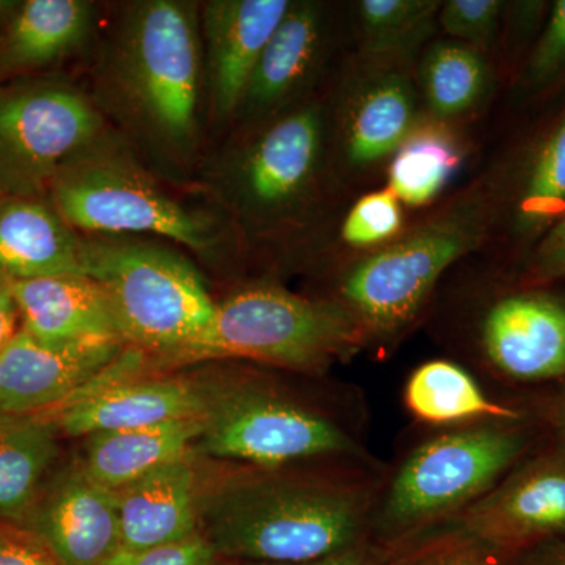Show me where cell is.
Returning a JSON list of instances; mask_svg holds the SVG:
<instances>
[{
    "mask_svg": "<svg viewBox=\"0 0 565 565\" xmlns=\"http://www.w3.org/2000/svg\"><path fill=\"white\" fill-rule=\"evenodd\" d=\"M98 44L88 93L110 128L163 181L195 182L210 122L200 2L121 3Z\"/></svg>",
    "mask_w": 565,
    "mask_h": 565,
    "instance_id": "6da1fadb",
    "label": "cell"
},
{
    "mask_svg": "<svg viewBox=\"0 0 565 565\" xmlns=\"http://www.w3.org/2000/svg\"><path fill=\"white\" fill-rule=\"evenodd\" d=\"M84 275L82 236L46 199L0 204V288L14 282Z\"/></svg>",
    "mask_w": 565,
    "mask_h": 565,
    "instance_id": "44dd1931",
    "label": "cell"
},
{
    "mask_svg": "<svg viewBox=\"0 0 565 565\" xmlns=\"http://www.w3.org/2000/svg\"><path fill=\"white\" fill-rule=\"evenodd\" d=\"M329 96H315L255 128L232 131L204 156L195 184L226 215L248 252L280 250L286 263L329 223L338 185Z\"/></svg>",
    "mask_w": 565,
    "mask_h": 565,
    "instance_id": "277c9868",
    "label": "cell"
},
{
    "mask_svg": "<svg viewBox=\"0 0 565 565\" xmlns=\"http://www.w3.org/2000/svg\"><path fill=\"white\" fill-rule=\"evenodd\" d=\"M451 525L504 552L565 535V449L526 457Z\"/></svg>",
    "mask_w": 565,
    "mask_h": 565,
    "instance_id": "9a60e30c",
    "label": "cell"
},
{
    "mask_svg": "<svg viewBox=\"0 0 565 565\" xmlns=\"http://www.w3.org/2000/svg\"><path fill=\"white\" fill-rule=\"evenodd\" d=\"M11 291L20 307L22 330L40 343L52 348L122 343L106 292L87 275L14 282Z\"/></svg>",
    "mask_w": 565,
    "mask_h": 565,
    "instance_id": "ffe728a7",
    "label": "cell"
},
{
    "mask_svg": "<svg viewBox=\"0 0 565 565\" xmlns=\"http://www.w3.org/2000/svg\"><path fill=\"white\" fill-rule=\"evenodd\" d=\"M438 0H360L352 6L356 55L412 63L438 28Z\"/></svg>",
    "mask_w": 565,
    "mask_h": 565,
    "instance_id": "83f0119b",
    "label": "cell"
},
{
    "mask_svg": "<svg viewBox=\"0 0 565 565\" xmlns=\"http://www.w3.org/2000/svg\"><path fill=\"white\" fill-rule=\"evenodd\" d=\"M403 405L423 429L526 419L525 411L492 396L470 367L451 359L426 360L415 366L404 382Z\"/></svg>",
    "mask_w": 565,
    "mask_h": 565,
    "instance_id": "7402d4cb",
    "label": "cell"
},
{
    "mask_svg": "<svg viewBox=\"0 0 565 565\" xmlns=\"http://www.w3.org/2000/svg\"><path fill=\"white\" fill-rule=\"evenodd\" d=\"M494 195L475 182L408 223L399 237L318 274L315 296L343 308L363 334L364 351L390 355L426 315L444 275L481 247L493 225Z\"/></svg>",
    "mask_w": 565,
    "mask_h": 565,
    "instance_id": "5b68a950",
    "label": "cell"
},
{
    "mask_svg": "<svg viewBox=\"0 0 565 565\" xmlns=\"http://www.w3.org/2000/svg\"><path fill=\"white\" fill-rule=\"evenodd\" d=\"M329 103L338 191L386 169L426 120L412 63L355 55Z\"/></svg>",
    "mask_w": 565,
    "mask_h": 565,
    "instance_id": "8fae6325",
    "label": "cell"
},
{
    "mask_svg": "<svg viewBox=\"0 0 565 565\" xmlns=\"http://www.w3.org/2000/svg\"><path fill=\"white\" fill-rule=\"evenodd\" d=\"M221 557L202 533L145 552L120 550L106 565H217Z\"/></svg>",
    "mask_w": 565,
    "mask_h": 565,
    "instance_id": "836d02e7",
    "label": "cell"
},
{
    "mask_svg": "<svg viewBox=\"0 0 565 565\" xmlns=\"http://www.w3.org/2000/svg\"><path fill=\"white\" fill-rule=\"evenodd\" d=\"M563 565H565V563Z\"/></svg>",
    "mask_w": 565,
    "mask_h": 565,
    "instance_id": "b9f144b4",
    "label": "cell"
},
{
    "mask_svg": "<svg viewBox=\"0 0 565 565\" xmlns=\"http://www.w3.org/2000/svg\"><path fill=\"white\" fill-rule=\"evenodd\" d=\"M476 375L512 385L565 379V300L544 291L494 294L468 316Z\"/></svg>",
    "mask_w": 565,
    "mask_h": 565,
    "instance_id": "7c38bea8",
    "label": "cell"
},
{
    "mask_svg": "<svg viewBox=\"0 0 565 565\" xmlns=\"http://www.w3.org/2000/svg\"><path fill=\"white\" fill-rule=\"evenodd\" d=\"M565 212V115L535 151L516 193L512 222L519 236H544Z\"/></svg>",
    "mask_w": 565,
    "mask_h": 565,
    "instance_id": "f1b7e54d",
    "label": "cell"
},
{
    "mask_svg": "<svg viewBox=\"0 0 565 565\" xmlns=\"http://www.w3.org/2000/svg\"><path fill=\"white\" fill-rule=\"evenodd\" d=\"M505 3L501 0H448L438 11V29L449 40L473 46L489 54L492 50Z\"/></svg>",
    "mask_w": 565,
    "mask_h": 565,
    "instance_id": "1f68e13d",
    "label": "cell"
},
{
    "mask_svg": "<svg viewBox=\"0 0 565 565\" xmlns=\"http://www.w3.org/2000/svg\"><path fill=\"white\" fill-rule=\"evenodd\" d=\"M407 226L405 206L392 189L385 185L363 193L341 217L334 247L316 263L310 273L318 275L334 264L379 250L399 237Z\"/></svg>",
    "mask_w": 565,
    "mask_h": 565,
    "instance_id": "f546056e",
    "label": "cell"
},
{
    "mask_svg": "<svg viewBox=\"0 0 565 565\" xmlns=\"http://www.w3.org/2000/svg\"><path fill=\"white\" fill-rule=\"evenodd\" d=\"M384 475L234 465L200 489V533L232 563L297 565L343 555L370 544Z\"/></svg>",
    "mask_w": 565,
    "mask_h": 565,
    "instance_id": "7a4b0ae2",
    "label": "cell"
},
{
    "mask_svg": "<svg viewBox=\"0 0 565 565\" xmlns=\"http://www.w3.org/2000/svg\"><path fill=\"white\" fill-rule=\"evenodd\" d=\"M0 565H63L51 546L25 527L0 522Z\"/></svg>",
    "mask_w": 565,
    "mask_h": 565,
    "instance_id": "e575fe53",
    "label": "cell"
},
{
    "mask_svg": "<svg viewBox=\"0 0 565 565\" xmlns=\"http://www.w3.org/2000/svg\"><path fill=\"white\" fill-rule=\"evenodd\" d=\"M98 3L25 0L0 39V71L46 68L87 50L98 32Z\"/></svg>",
    "mask_w": 565,
    "mask_h": 565,
    "instance_id": "603a6c76",
    "label": "cell"
},
{
    "mask_svg": "<svg viewBox=\"0 0 565 565\" xmlns=\"http://www.w3.org/2000/svg\"><path fill=\"white\" fill-rule=\"evenodd\" d=\"M109 122L90 93L63 77L0 84V185L10 199H46L63 166Z\"/></svg>",
    "mask_w": 565,
    "mask_h": 565,
    "instance_id": "30bf717a",
    "label": "cell"
},
{
    "mask_svg": "<svg viewBox=\"0 0 565 565\" xmlns=\"http://www.w3.org/2000/svg\"><path fill=\"white\" fill-rule=\"evenodd\" d=\"M505 553L463 527L448 525L390 553L388 565H500Z\"/></svg>",
    "mask_w": 565,
    "mask_h": 565,
    "instance_id": "4dcf8cb0",
    "label": "cell"
},
{
    "mask_svg": "<svg viewBox=\"0 0 565 565\" xmlns=\"http://www.w3.org/2000/svg\"><path fill=\"white\" fill-rule=\"evenodd\" d=\"M565 71V0H557L525 70L527 87L542 88Z\"/></svg>",
    "mask_w": 565,
    "mask_h": 565,
    "instance_id": "d6a6232c",
    "label": "cell"
},
{
    "mask_svg": "<svg viewBox=\"0 0 565 565\" xmlns=\"http://www.w3.org/2000/svg\"><path fill=\"white\" fill-rule=\"evenodd\" d=\"M527 275L534 281L565 278V212L539 241L527 267Z\"/></svg>",
    "mask_w": 565,
    "mask_h": 565,
    "instance_id": "d590c367",
    "label": "cell"
},
{
    "mask_svg": "<svg viewBox=\"0 0 565 565\" xmlns=\"http://www.w3.org/2000/svg\"><path fill=\"white\" fill-rule=\"evenodd\" d=\"M120 341L52 348L28 332L0 352V408L50 415L70 403L121 352Z\"/></svg>",
    "mask_w": 565,
    "mask_h": 565,
    "instance_id": "e0dca14e",
    "label": "cell"
},
{
    "mask_svg": "<svg viewBox=\"0 0 565 565\" xmlns=\"http://www.w3.org/2000/svg\"><path fill=\"white\" fill-rule=\"evenodd\" d=\"M221 564V563H218ZM217 564V565H218ZM228 565H285V564H259V563H232ZM297 565H388V555L367 544L360 548L345 552L343 555L329 557V559L318 561L311 564Z\"/></svg>",
    "mask_w": 565,
    "mask_h": 565,
    "instance_id": "74e56055",
    "label": "cell"
},
{
    "mask_svg": "<svg viewBox=\"0 0 565 565\" xmlns=\"http://www.w3.org/2000/svg\"><path fill=\"white\" fill-rule=\"evenodd\" d=\"M415 79L427 120L456 128L484 109L497 87L489 54L449 39L424 47Z\"/></svg>",
    "mask_w": 565,
    "mask_h": 565,
    "instance_id": "cb8c5ba5",
    "label": "cell"
},
{
    "mask_svg": "<svg viewBox=\"0 0 565 565\" xmlns=\"http://www.w3.org/2000/svg\"><path fill=\"white\" fill-rule=\"evenodd\" d=\"M82 270L106 292L122 343L156 367L185 364L214 321L202 274L163 241L82 236Z\"/></svg>",
    "mask_w": 565,
    "mask_h": 565,
    "instance_id": "ba28073f",
    "label": "cell"
},
{
    "mask_svg": "<svg viewBox=\"0 0 565 565\" xmlns=\"http://www.w3.org/2000/svg\"><path fill=\"white\" fill-rule=\"evenodd\" d=\"M20 3L13 2V0H0V21L9 22L13 14L17 13Z\"/></svg>",
    "mask_w": 565,
    "mask_h": 565,
    "instance_id": "ab89813d",
    "label": "cell"
},
{
    "mask_svg": "<svg viewBox=\"0 0 565 565\" xmlns=\"http://www.w3.org/2000/svg\"><path fill=\"white\" fill-rule=\"evenodd\" d=\"M22 321L11 286L0 288V352L21 332Z\"/></svg>",
    "mask_w": 565,
    "mask_h": 565,
    "instance_id": "8d00e7d4",
    "label": "cell"
},
{
    "mask_svg": "<svg viewBox=\"0 0 565 565\" xmlns=\"http://www.w3.org/2000/svg\"><path fill=\"white\" fill-rule=\"evenodd\" d=\"M465 162V141L456 126L424 120L386 166L394 195L405 207L433 204Z\"/></svg>",
    "mask_w": 565,
    "mask_h": 565,
    "instance_id": "4316f807",
    "label": "cell"
},
{
    "mask_svg": "<svg viewBox=\"0 0 565 565\" xmlns=\"http://www.w3.org/2000/svg\"><path fill=\"white\" fill-rule=\"evenodd\" d=\"M263 364L203 379L206 414L193 452L267 470L385 473L367 444V408L353 386L307 393Z\"/></svg>",
    "mask_w": 565,
    "mask_h": 565,
    "instance_id": "3957f363",
    "label": "cell"
},
{
    "mask_svg": "<svg viewBox=\"0 0 565 565\" xmlns=\"http://www.w3.org/2000/svg\"><path fill=\"white\" fill-rule=\"evenodd\" d=\"M292 0L200 2L210 122L230 128L264 47Z\"/></svg>",
    "mask_w": 565,
    "mask_h": 565,
    "instance_id": "5bb4252c",
    "label": "cell"
},
{
    "mask_svg": "<svg viewBox=\"0 0 565 565\" xmlns=\"http://www.w3.org/2000/svg\"><path fill=\"white\" fill-rule=\"evenodd\" d=\"M329 3L292 0L264 47L232 122V131L255 128L318 96L334 51Z\"/></svg>",
    "mask_w": 565,
    "mask_h": 565,
    "instance_id": "4fadbf2b",
    "label": "cell"
},
{
    "mask_svg": "<svg viewBox=\"0 0 565 565\" xmlns=\"http://www.w3.org/2000/svg\"><path fill=\"white\" fill-rule=\"evenodd\" d=\"M203 418L99 433L84 438L79 457L88 478L117 492L162 465L192 455Z\"/></svg>",
    "mask_w": 565,
    "mask_h": 565,
    "instance_id": "484cf974",
    "label": "cell"
},
{
    "mask_svg": "<svg viewBox=\"0 0 565 565\" xmlns=\"http://www.w3.org/2000/svg\"><path fill=\"white\" fill-rule=\"evenodd\" d=\"M364 352L363 334L343 308L323 297L250 281L215 303L214 321L185 364L243 360L288 373L326 377Z\"/></svg>",
    "mask_w": 565,
    "mask_h": 565,
    "instance_id": "9c48e42d",
    "label": "cell"
},
{
    "mask_svg": "<svg viewBox=\"0 0 565 565\" xmlns=\"http://www.w3.org/2000/svg\"><path fill=\"white\" fill-rule=\"evenodd\" d=\"M526 423L424 429L423 437L386 463L370 544L390 555L459 520L526 459L533 446Z\"/></svg>",
    "mask_w": 565,
    "mask_h": 565,
    "instance_id": "52a82bcc",
    "label": "cell"
},
{
    "mask_svg": "<svg viewBox=\"0 0 565 565\" xmlns=\"http://www.w3.org/2000/svg\"><path fill=\"white\" fill-rule=\"evenodd\" d=\"M63 565H106L121 550L115 492L88 478L79 459L61 465L25 520Z\"/></svg>",
    "mask_w": 565,
    "mask_h": 565,
    "instance_id": "2e32d148",
    "label": "cell"
},
{
    "mask_svg": "<svg viewBox=\"0 0 565 565\" xmlns=\"http://www.w3.org/2000/svg\"><path fill=\"white\" fill-rule=\"evenodd\" d=\"M10 196L7 195V192L3 191V188L2 185H0V204H2L3 202H6V200H9Z\"/></svg>",
    "mask_w": 565,
    "mask_h": 565,
    "instance_id": "60d3db41",
    "label": "cell"
},
{
    "mask_svg": "<svg viewBox=\"0 0 565 565\" xmlns=\"http://www.w3.org/2000/svg\"><path fill=\"white\" fill-rule=\"evenodd\" d=\"M50 415L0 408V522L22 526L61 465V435Z\"/></svg>",
    "mask_w": 565,
    "mask_h": 565,
    "instance_id": "d4e9b609",
    "label": "cell"
},
{
    "mask_svg": "<svg viewBox=\"0 0 565 565\" xmlns=\"http://www.w3.org/2000/svg\"><path fill=\"white\" fill-rule=\"evenodd\" d=\"M169 185L109 126L62 167L46 200L81 236H150L214 269L243 264L250 252L226 215L182 202Z\"/></svg>",
    "mask_w": 565,
    "mask_h": 565,
    "instance_id": "8992f818",
    "label": "cell"
},
{
    "mask_svg": "<svg viewBox=\"0 0 565 565\" xmlns=\"http://www.w3.org/2000/svg\"><path fill=\"white\" fill-rule=\"evenodd\" d=\"M204 414L206 396L202 377L143 374L74 401L50 416L62 434L85 438L93 434L204 418Z\"/></svg>",
    "mask_w": 565,
    "mask_h": 565,
    "instance_id": "ac0fdd59",
    "label": "cell"
},
{
    "mask_svg": "<svg viewBox=\"0 0 565 565\" xmlns=\"http://www.w3.org/2000/svg\"><path fill=\"white\" fill-rule=\"evenodd\" d=\"M196 455L156 468L115 492L121 550L145 552L200 533Z\"/></svg>",
    "mask_w": 565,
    "mask_h": 565,
    "instance_id": "d6986e66",
    "label": "cell"
},
{
    "mask_svg": "<svg viewBox=\"0 0 565 565\" xmlns=\"http://www.w3.org/2000/svg\"><path fill=\"white\" fill-rule=\"evenodd\" d=\"M548 422L559 440V448L565 449V393L550 407Z\"/></svg>",
    "mask_w": 565,
    "mask_h": 565,
    "instance_id": "f35d334b",
    "label": "cell"
}]
</instances>
